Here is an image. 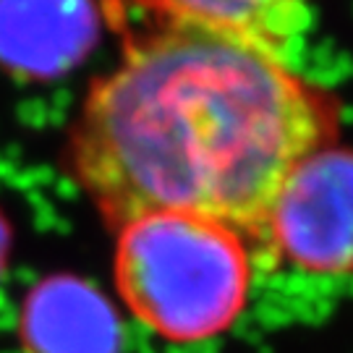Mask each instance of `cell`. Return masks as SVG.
<instances>
[{"mask_svg":"<svg viewBox=\"0 0 353 353\" xmlns=\"http://www.w3.org/2000/svg\"><path fill=\"white\" fill-rule=\"evenodd\" d=\"M341 139V100L290 61L191 26L126 42L68 128L63 163L105 225L186 212L236 228L262 259L288 173Z\"/></svg>","mask_w":353,"mask_h":353,"instance_id":"cell-1","label":"cell"},{"mask_svg":"<svg viewBox=\"0 0 353 353\" xmlns=\"http://www.w3.org/2000/svg\"><path fill=\"white\" fill-rule=\"evenodd\" d=\"M254 252L236 228L150 212L115 228V290L134 319L173 345L225 335L249 303Z\"/></svg>","mask_w":353,"mask_h":353,"instance_id":"cell-2","label":"cell"},{"mask_svg":"<svg viewBox=\"0 0 353 353\" xmlns=\"http://www.w3.org/2000/svg\"><path fill=\"white\" fill-rule=\"evenodd\" d=\"M262 262L353 275V147H322L290 170L267 214Z\"/></svg>","mask_w":353,"mask_h":353,"instance_id":"cell-3","label":"cell"},{"mask_svg":"<svg viewBox=\"0 0 353 353\" xmlns=\"http://www.w3.org/2000/svg\"><path fill=\"white\" fill-rule=\"evenodd\" d=\"M100 29L97 0H0V68L58 79L92 52Z\"/></svg>","mask_w":353,"mask_h":353,"instance_id":"cell-4","label":"cell"},{"mask_svg":"<svg viewBox=\"0 0 353 353\" xmlns=\"http://www.w3.org/2000/svg\"><path fill=\"white\" fill-rule=\"evenodd\" d=\"M19 341L24 353H121L123 325L87 278L48 275L24 296Z\"/></svg>","mask_w":353,"mask_h":353,"instance_id":"cell-5","label":"cell"},{"mask_svg":"<svg viewBox=\"0 0 353 353\" xmlns=\"http://www.w3.org/2000/svg\"><path fill=\"white\" fill-rule=\"evenodd\" d=\"M152 24L191 26L252 42L290 61L312 24L314 0H134Z\"/></svg>","mask_w":353,"mask_h":353,"instance_id":"cell-6","label":"cell"},{"mask_svg":"<svg viewBox=\"0 0 353 353\" xmlns=\"http://www.w3.org/2000/svg\"><path fill=\"white\" fill-rule=\"evenodd\" d=\"M11 246H13V228L6 212L0 210V280L8 270V259H11Z\"/></svg>","mask_w":353,"mask_h":353,"instance_id":"cell-7","label":"cell"}]
</instances>
